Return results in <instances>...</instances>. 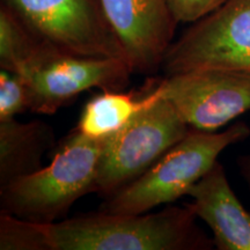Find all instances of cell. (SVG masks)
<instances>
[{
    "label": "cell",
    "mask_w": 250,
    "mask_h": 250,
    "mask_svg": "<svg viewBox=\"0 0 250 250\" xmlns=\"http://www.w3.org/2000/svg\"><path fill=\"white\" fill-rule=\"evenodd\" d=\"M189 206L155 213L96 212L40 224L48 250H208L213 240L197 226Z\"/></svg>",
    "instance_id": "6da1fadb"
},
{
    "label": "cell",
    "mask_w": 250,
    "mask_h": 250,
    "mask_svg": "<svg viewBox=\"0 0 250 250\" xmlns=\"http://www.w3.org/2000/svg\"><path fill=\"white\" fill-rule=\"evenodd\" d=\"M110 136L89 138L74 129L46 167L0 188L1 211L39 224L65 219L78 199L95 192L100 162Z\"/></svg>",
    "instance_id": "7a4b0ae2"
},
{
    "label": "cell",
    "mask_w": 250,
    "mask_h": 250,
    "mask_svg": "<svg viewBox=\"0 0 250 250\" xmlns=\"http://www.w3.org/2000/svg\"><path fill=\"white\" fill-rule=\"evenodd\" d=\"M250 136L245 122L221 132L191 129L142 176L109 196L100 210L111 214H143L187 196L218 161L224 149Z\"/></svg>",
    "instance_id": "3957f363"
},
{
    "label": "cell",
    "mask_w": 250,
    "mask_h": 250,
    "mask_svg": "<svg viewBox=\"0 0 250 250\" xmlns=\"http://www.w3.org/2000/svg\"><path fill=\"white\" fill-rule=\"evenodd\" d=\"M190 130L176 108L161 95L158 80L154 100L109 137L100 162L95 192L108 198L133 182Z\"/></svg>",
    "instance_id": "277c9868"
},
{
    "label": "cell",
    "mask_w": 250,
    "mask_h": 250,
    "mask_svg": "<svg viewBox=\"0 0 250 250\" xmlns=\"http://www.w3.org/2000/svg\"><path fill=\"white\" fill-rule=\"evenodd\" d=\"M17 73L28 86L29 110L52 115L86 90H124L133 72L123 59L83 57L42 42Z\"/></svg>",
    "instance_id": "5b68a950"
},
{
    "label": "cell",
    "mask_w": 250,
    "mask_h": 250,
    "mask_svg": "<svg viewBox=\"0 0 250 250\" xmlns=\"http://www.w3.org/2000/svg\"><path fill=\"white\" fill-rule=\"evenodd\" d=\"M1 4L37 39L62 51L126 62L101 0H1Z\"/></svg>",
    "instance_id": "8992f818"
},
{
    "label": "cell",
    "mask_w": 250,
    "mask_h": 250,
    "mask_svg": "<svg viewBox=\"0 0 250 250\" xmlns=\"http://www.w3.org/2000/svg\"><path fill=\"white\" fill-rule=\"evenodd\" d=\"M204 68L250 71V0H226L193 22L161 65L167 77Z\"/></svg>",
    "instance_id": "52a82bcc"
},
{
    "label": "cell",
    "mask_w": 250,
    "mask_h": 250,
    "mask_svg": "<svg viewBox=\"0 0 250 250\" xmlns=\"http://www.w3.org/2000/svg\"><path fill=\"white\" fill-rule=\"evenodd\" d=\"M159 90L191 129L213 132L250 110V71L204 68L159 80Z\"/></svg>",
    "instance_id": "ba28073f"
},
{
    "label": "cell",
    "mask_w": 250,
    "mask_h": 250,
    "mask_svg": "<svg viewBox=\"0 0 250 250\" xmlns=\"http://www.w3.org/2000/svg\"><path fill=\"white\" fill-rule=\"evenodd\" d=\"M101 2L133 73L153 74L161 70L177 26L168 0Z\"/></svg>",
    "instance_id": "9c48e42d"
},
{
    "label": "cell",
    "mask_w": 250,
    "mask_h": 250,
    "mask_svg": "<svg viewBox=\"0 0 250 250\" xmlns=\"http://www.w3.org/2000/svg\"><path fill=\"white\" fill-rule=\"evenodd\" d=\"M187 196L192 198L188 206L212 230L215 248L250 250V212L234 193L220 162H215Z\"/></svg>",
    "instance_id": "30bf717a"
},
{
    "label": "cell",
    "mask_w": 250,
    "mask_h": 250,
    "mask_svg": "<svg viewBox=\"0 0 250 250\" xmlns=\"http://www.w3.org/2000/svg\"><path fill=\"white\" fill-rule=\"evenodd\" d=\"M55 143L54 129L44 122L0 121V188L43 168Z\"/></svg>",
    "instance_id": "8fae6325"
},
{
    "label": "cell",
    "mask_w": 250,
    "mask_h": 250,
    "mask_svg": "<svg viewBox=\"0 0 250 250\" xmlns=\"http://www.w3.org/2000/svg\"><path fill=\"white\" fill-rule=\"evenodd\" d=\"M156 83L158 80L149 81L142 92L102 90L86 103L76 130L89 138L117 132L154 100Z\"/></svg>",
    "instance_id": "7c38bea8"
},
{
    "label": "cell",
    "mask_w": 250,
    "mask_h": 250,
    "mask_svg": "<svg viewBox=\"0 0 250 250\" xmlns=\"http://www.w3.org/2000/svg\"><path fill=\"white\" fill-rule=\"evenodd\" d=\"M41 43L11 8L0 5V68L18 72Z\"/></svg>",
    "instance_id": "4fadbf2b"
},
{
    "label": "cell",
    "mask_w": 250,
    "mask_h": 250,
    "mask_svg": "<svg viewBox=\"0 0 250 250\" xmlns=\"http://www.w3.org/2000/svg\"><path fill=\"white\" fill-rule=\"evenodd\" d=\"M0 249L48 250L39 223L24 220L0 211Z\"/></svg>",
    "instance_id": "5bb4252c"
},
{
    "label": "cell",
    "mask_w": 250,
    "mask_h": 250,
    "mask_svg": "<svg viewBox=\"0 0 250 250\" xmlns=\"http://www.w3.org/2000/svg\"><path fill=\"white\" fill-rule=\"evenodd\" d=\"M29 90L23 78L17 72L0 71V121L11 120L29 110Z\"/></svg>",
    "instance_id": "9a60e30c"
},
{
    "label": "cell",
    "mask_w": 250,
    "mask_h": 250,
    "mask_svg": "<svg viewBox=\"0 0 250 250\" xmlns=\"http://www.w3.org/2000/svg\"><path fill=\"white\" fill-rule=\"evenodd\" d=\"M226 0H168L177 23H193L220 7Z\"/></svg>",
    "instance_id": "2e32d148"
},
{
    "label": "cell",
    "mask_w": 250,
    "mask_h": 250,
    "mask_svg": "<svg viewBox=\"0 0 250 250\" xmlns=\"http://www.w3.org/2000/svg\"><path fill=\"white\" fill-rule=\"evenodd\" d=\"M237 166H239L240 173H241L243 179H245L250 189V153L249 154L240 156L237 159Z\"/></svg>",
    "instance_id": "e0dca14e"
}]
</instances>
